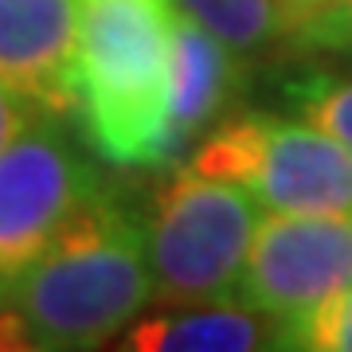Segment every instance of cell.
<instances>
[{
  "label": "cell",
  "mask_w": 352,
  "mask_h": 352,
  "mask_svg": "<svg viewBox=\"0 0 352 352\" xmlns=\"http://www.w3.org/2000/svg\"><path fill=\"white\" fill-rule=\"evenodd\" d=\"M153 298L145 223L98 184L16 282L8 305L47 352H94L133 325Z\"/></svg>",
  "instance_id": "cell-1"
},
{
  "label": "cell",
  "mask_w": 352,
  "mask_h": 352,
  "mask_svg": "<svg viewBox=\"0 0 352 352\" xmlns=\"http://www.w3.org/2000/svg\"><path fill=\"white\" fill-rule=\"evenodd\" d=\"M75 90L82 133L110 164L164 168L173 98V0H78Z\"/></svg>",
  "instance_id": "cell-2"
},
{
  "label": "cell",
  "mask_w": 352,
  "mask_h": 352,
  "mask_svg": "<svg viewBox=\"0 0 352 352\" xmlns=\"http://www.w3.org/2000/svg\"><path fill=\"white\" fill-rule=\"evenodd\" d=\"M258 223V200L239 184L204 176L188 164L168 176L153 192L145 219L157 302L200 305L231 298Z\"/></svg>",
  "instance_id": "cell-3"
},
{
  "label": "cell",
  "mask_w": 352,
  "mask_h": 352,
  "mask_svg": "<svg viewBox=\"0 0 352 352\" xmlns=\"http://www.w3.org/2000/svg\"><path fill=\"white\" fill-rule=\"evenodd\" d=\"M188 168L239 184L270 212L352 215V153L314 122L263 110L223 118Z\"/></svg>",
  "instance_id": "cell-4"
},
{
  "label": "cell",
  "mask_w": 352,
  "mask_h": 352,
  "mask_svg": "<svg viewBox=\"0 0 352 352\" xmlns=\"http://www.w3.org/2000/svg\"><path fill=\"white\" fill-rule=\"evenodd\" d=\"M102 180L63 129L32 118L0 153V305Z\"/></svg>",
  "instance_id": "cell-5"
},
{
  "label": "cell",
  "mask_w": 352,
  "mask_h": 352,
  "mask_svg": "<svg viewBox=\"0 0 352 352\" xmlns=\"http://www.w3.org/2000/svg\"><path fill=\"white\" fill-rule=\"evenodd\" d=\"M352 286V215H263L235 298L278 321Z\"/></svg>",
  "instance_id": "cell-6"
},
{
  "label": "cell",
  "mask_w": 352,
  "mask_h": 352,
  "mask_svg": "<svg viewBox=\"0 0 352 352\" xmlns=\"http://www.w3.org/2000/svg\"><path fill=\"white\" fill-rule=\"evenodd\" d=\"M78 0H0V87L36 113L78 110Z\"/></svg>",
  "instance_id": "cell-7"
},
{
  "label": "cell",
  "mask_w": 352,
  "mask_h": 352,
  "mask_svg": "<svg viewBox=\"0 0 352 352\" xmlns=\"http://www.w3.org/2000/svg\"><path fill=\"white\" fill-rule=\"evenodd\" d=\"M243 90V55L176 8L173 98H168V157L173 164L208 138Z\"/></svg>",
  "instance_id": "cell-8"
},
{
  "label": "cell",
  "mask_w": 352,
  "mask_h": 352,
  "mask_svg": "<svg viewBox=\"0 0 352 352\" xmlns=\"http://www.w3.org/2000/svg\"><path fill=\"white\" fill-rule=\"evenodd\" d=\"M118 352H286V321L227 298L168 305L129 325Z\"/></svg>",
  "instance_id": "cell-9"
},
{
  "label": "cell",
  "mask_w": 352,
  "mask_h": 352,
  "mask_svg": "<svg viewBox=\"0 0 352 352\" xmlns=\"http://www.w3.org/2000/svg\"><path fill=\"white\" fill-rule=\"evenodd\" d=\"M184 16L223 39L231 51L251 59L274 39L289 36V20L278 0H173Z\"/></svg>",
  "instance_id": "cell-10"
},
{
  "label": "cell",
  "mask_w": 352,
  "mask_h": 352,
  "mask_svg": "<svg viewBox=\"0 0 352 352\" xmlns=\"http://www.w3.org/2000/svg\"><path fill=\"white\" fill-rule=\"evenodd\" d=\"M286 352H352V286L286 321Z\"/></svg>",
  "instance_id": "cell-11"
},
{
  "label": "cell",
  "mask_w": 352,
  "mask_h": 352,
  "mask_svg": "<svg viewBox=\"0 0 352 352\" xmlns=\"http://www.w3.org/2000/svg\"><path fill=\"white\" fill-rule=\"evenodd\" d=\"M294 106L352 153V75H305L289 82Z\"/></svg>",
  "instance_id": "cell-12"
},
{
  "label": "cell",
  "mask_w": 352,
  "mask_h": 352,
  "mask_svg": "<svg viewBox=\"0 0 352 352\" xmlns=\"http://www.w3.org/2000/svg\"><path fill=\"white\" fill-rule=\"evenodd\" d=\"M289 36L309 51H333V55H349L352 59V0H333L321 12L294 28Z\"/></svg>",
  "instance_id": "cell-13"
},
{
  "label": "cell",
  "mask_w": 352,
  "mask_h": 352,
  "mask_svg": "<svg viewBox=\"0 0 352 352\" xmlns=\"http://www.w3.org/2000/svg\"><path fill=\"white\" fill-rule=\"evenodd\" d=\"M0 352H47L12 305H0Z\"/></svg>",
  "instance_id": "cell-14"
},
{
  "label": "cell",
  "mask_w": 352,
  "mask_h": 352,
  "mask_svg": "<svg viewBox=\"0 0 352 352\" xmlns=\"http://www.w3.org/2000/svg\"><path fill=\"white\" fill-rule=\"evenodd\" d=\"M28 122H32V106L20 102L12 90L0 87V153L12 145V138L28 126Z\"/></svg>",
  "instance_id": "cell-15"
},
{
  "label": "cell",
  "mask_w": 352,
  "mask_h": 352,
  "mask_svg": "<svg viewBox=\"0 0 352 352\" xmlns=\"http://www.w3.org/2000/svg\"><path fill=\"white\" fill-rule=\"evenodd\" d=\"M282 4V12H286V20H289V32L302 24V20H309L314 12H321L325 4H333V0H278Z\"/></svg>",
  "instance_id": "cell-16"
}]
</instances>
